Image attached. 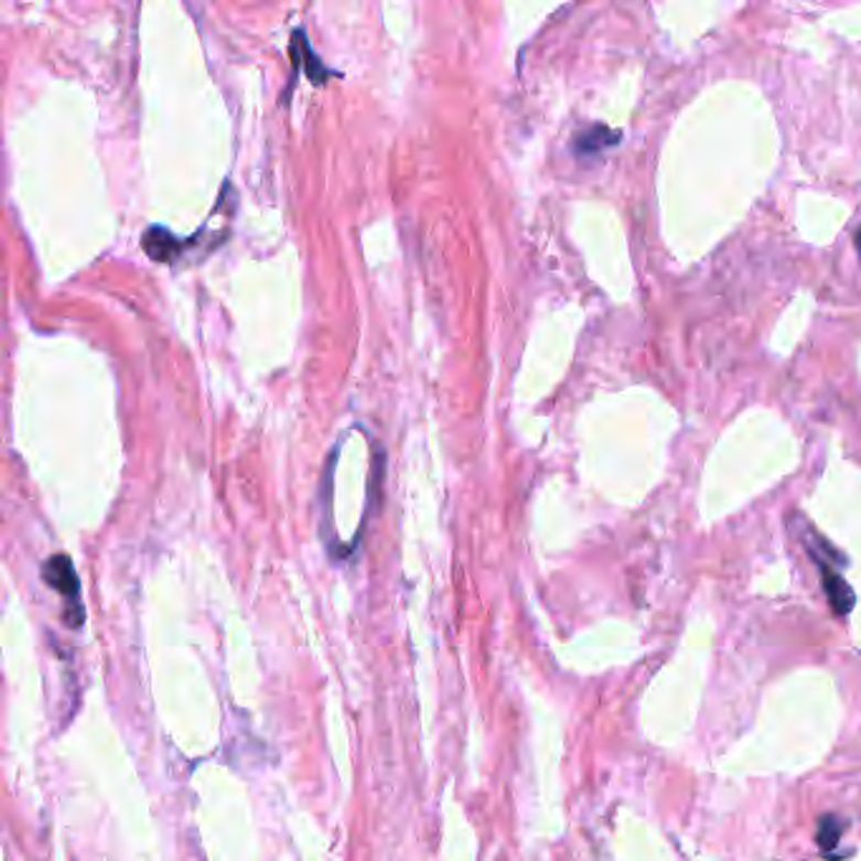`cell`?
Here are the masks:
<instances>
[{
  "mask_svg": "<svg viewBox=\"0 0 861 861\" xmlns=\"http://www.w3.org/2000/svg\"><path fill=\"white\" fill-rule=\"evenodd\" d=\"M43 579H46L49 586H54L58 594L66 596L68 604H72L66 612V622L72 626H78V622H84V609L76 604L78 579H76L72 559H68V556H64V553L51 556V559L46 561V567H43Z\"/></svg>",
  "mask_w": 861,
  "mask_h": 861,
  "instance_id": "6da1fadb",
  "label": "cell"
},
{
  "mask_svg": "<svg viewBox=\"0 0 861 861\" xmlns=\"http://www.w3.org/2000/svg\"><path fill=\"white\" fill-rule=\"evenodd\" d=\"M182 240L164 228H150L142 235V248L157 263H172L182 254Z\"/></svg>",
  "mask_w": 861,
  "mask_h": 861,
  "instance_id": "7a4b0ae2",
  "label": "cell"
},
{
  "mask_svg": "<svg viewBox=\"0 0 861 861\" xmlns=\"http://www.w3.org/2000/svg\"><path fill=\"white\" fill-rule=\"evenodd\" d=\"M616 142H620V132H614V129L604 125H596L573 137V150L581 157H591L606 150V147H614Z\"/></svg>",
  "mask_w": 861,
  "mask_h": 861,
  "instance_id": "3957f363",
  "label": "cell"
},
{
  "mask_svg": "<svg viewBox=\"0 0 861 861\" xmlns=\"http://www.w3.org/2000/svg\"><path fill=\"white\" fill-rule=\"evenodd\" d=\"M824 586H826V594H829V599H831L833 609H837L839 614H849L851 606H854V594H851L847 581H843L839 573L824 569Z\"/></svg>",
  "mask_w": 861,
  "mask_h": 861,
  "instance_id": "277c9868",
  "label": "cell"
},
{
  "mask_svg": "<svg viewBox=\"0 0 861 861\" xmlns=\"http://www.w3.org/2000/svg\"><path fill=\"white\" fill-rule=\"evenodd\" d=\"M839 833H841V829H839V824L833 821V816H824L821 824H819V843H821V847L831 849L833 843L839 841Z\"/></svg>",
  "mask_w": 861,
  "mask_h": 861,
  "instance_id": "5b68a950",
  "label": "cell"
},
{
  "mask_svg": "<svg viewBox=\"0 0 861 861\" xmlns=\"http://www.w3.org/2000/svg\"><path fill=\"white\" fill-rule=\"evenodd\" d=\"M857 254H859V260H861V230L857 233Z\"/></svg>",
  "mask_w": 861,
  "mask_h": 861,
  "instance_id": "8992f818",
  "label": "cell"
}]
</instances>
